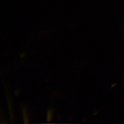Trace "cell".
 Masks as SVG:
<instances>
[{"mask_svg":"<svg viewBox=\"0 0 124 124\" xmlns=\"http://www.w3.org/2000/svg\"><path fill=\"white\" fill-rule=\"evenodd\" d=\"M22 112L24 122V123H28L29 122V116L28 111L25 108H23L22 109Z\"/></svg>","mask_w":124,"mask_h":124,"instance_id":"1","label":"cell"},{"mask_svg":"<svg viewBox=\"0 0 124 124\" xmlns=\"http://www.w3.org/2000/svg\"><path fill=\"white\" fill-rule=\"evenodd\" d=\"M54 117V111L52 108H49L46 113V121H51L53 119Z\"/></svg>","mask_w":124,"mask_h":124,"instance_id":"2","label":"cell"}]
</instances>
